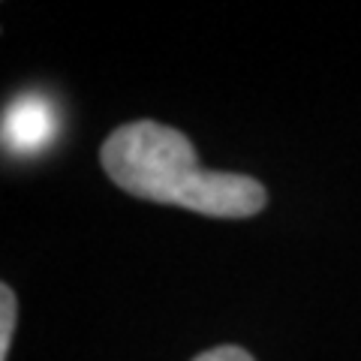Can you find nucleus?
Returning <instances> with one entry per match:
<instances>
[{
	"label": "nucleus",
	"instance_id": "nucleus-1",
	"mask_svg": "<svg viewBox=\"0 0 361 361\" xmlns=\"http://www.w3.org/2000/svg\"><path fill=\"white\" fill-rule=\"evenodd\" d=\"M103 172L133 199L187 208L205 217L244 220L268 205V190L250 175L202 169L180 130L157 121L121 123L99 148Z\"/></svg>",
	"mask_w": 361,
	"mask_h": 361
},
{
	"label": "nucleus",
	"instance_id": "nucleus-2",
	"mask_svg": "<svg viewBox=\"0 0 361 361\" xmlns=\"http://www.w3.org/2000/svg\"><path fill=\"white\" fill-rule=\"evenodd\" d=\"M58 135V115L37 94L18 97L4 115V148L9 154H39Z\"/></svg>",
	"mask_w": 361,
	"mask_h": 361
},
{
	"label": "nucleus",
	"instance_id": "nucleus-3",
	"mask_svg": "<svg viewBox=\"0 0 361 361\" xmlns=\"http://www.w3.org/2000/svg\"><path fill=\"white\" fill-rule=\"evenodd\" d=\"M16 316H18V301L9 283L0 286V361H9V346H13L16 334Z\"/></svg>",
	"mask_w": 361,
	"mask_h": 361
},
{
	"label": "nucleus",
	"instance_id": "nucleus-4",
	"mask_svg": "<svg viewBox=\"0 0 361 361\" xmlns=\"http://www.w3.org/2000/svg\"><path fill=\"white\" fill-rule=\"evenodd\" d=\"M190 361H256L244 346H235V343H223V346H214V349H205L199 353L196 358Z\"/></svg>",
	"mask_w": 361,
	"mask_h": 361
}]
</instances>
